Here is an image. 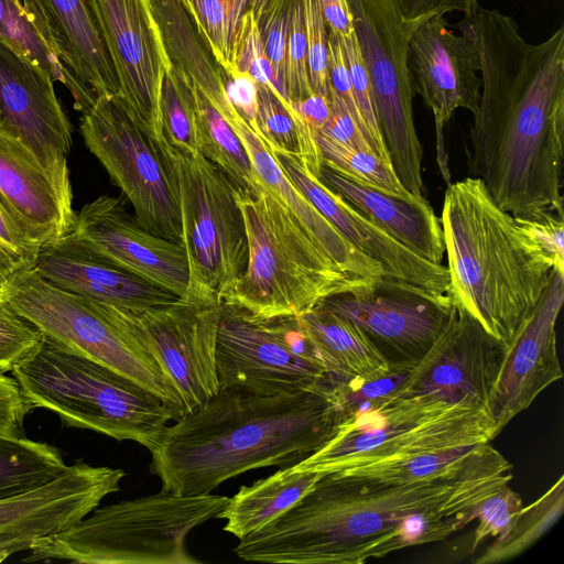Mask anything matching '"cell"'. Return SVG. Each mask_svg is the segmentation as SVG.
<instances>
[{
	"mask_svg": "<svg viewBox=\"0 0 564 564\" xmlns=\"http://www.w3.org/2000/svg\"><path fill=\"white\" fill-rule=\"evenodd\" d=\"M220 387L261 393L314 389L328 379L297 316L259 317L223 302L216 343Z\"/></svg>",
	"mask_w": 564,
	"mask_h": 564,
	"instance_id": "cell-13",
	"label": "cell"
},
{
	"mask_svg": "<svg viewBox=\"0 0 564 564\" xmlns=\"http://www.w3.org/2000/svg\"><path fill=\"white\" fill-rule=\"evenodd\" d=\"M292 0H250L249 10L252 11L254 18L259 20L269 10L288 6Z\"/></svg>",
	"mask_w": 564,
	"mask_h": 564,
	"instance_id": "cell-56",
	"label": "cell"
},
{
	"mask_svg": "<svg viewBox=\"0 0 564 564\" xmlns=\"http://www.w3.org/2000/svg\"><path fill=\"white\" fill-rule=\"evenodd\" d=\"M68 237L177 297L186 294L189 273L183 246L147 231L118 197L101 195L84 205Z\"/></svg>",
	"mask_w": 564,
	"mask_h": 564,
	"instance_id": "cell-20",
	"label": "cell"
},
{
	"mask_svg": "<svg viewBox=\"0 0 564 564\" xmlns=\"http://www.w3.org/2000/svg\"><path fill=\"white\" fill-rule=\"evenodd\" d=\"M400 12L408 23L421 24L433 15L458 11L470 17L478 9V0H397Z\"/></svg>",
	"mask_w": 564,
	"mask_h": 564,
	"instance_id": "cell-51",
	"label": "cell"
},
{
	"mask_svg": "<svg viewBox=\"0 0 564 564\" xmlns=\"http://www.w3.org/2000/svg\"><path fill=\"white\" fill-rule=\"evenodd\" d=\"M64 73L80 113L99 96L117 94V78L87 0H21Z\"/></svg>",
	"mask_w": 564,
	"mask_h": 564,
	"instance_id": "cell-22",
	"label": "cell"
},
{
	"mask_svg": "<svg viewBox=\"0 0 564 564\" xmlns=\"http://www.w3.org/2000/svg\"><path fill=\"white\" fill-rule=\"evenodd\" d=\"M36 538L40 536L29 531L0 532V563L13 553L29 551Z\"/></svg>",
	"mask_w": 564,
	"mask_h": 564,
	"instance_id": "cell-54",
	"label": "cell"
},
{
	"mask_svg": "<svg viewBox=\"0 0 564 564\" xmlns=\"http://www.w3.org/2000/svg\"><path fill=\"white\" fill-rule=\"evenodd\" d=\"M235 63L238 73L248 75L257 85L268 87L279 97L258 20L249 9L243 13L239 25Z\"/></svg>",
	"mask_w": 564,
	"mask_h": 564,
	"instance_id": "cell-42",
	"label": "cell"
},
{
	"mask_svg": "<svg viewBox=\"0 0 564 564\" xmlns=\"http://www.w3.org/2000/svg\"><path fill=\"white\" fill-rule=\"evenodd\" d=\"M33 268L61 290L122 311H141L178 299L111 264L68 236L42 247Z\"/></svg>",
	"mask_w": 564,
	"mask_h": 564,
	"instance_id": "cell-26",
	"label": "cell"
},
{
	"mask_svg": "<svg viewBox=\"0 0 564 564\" xmlns=\"http://www.w3.org/2000/svg\"><path fill=\"white\" fill-rule=\"evenodd\" d=\"M456 28L481 73L469 170L513 217L563 212L564 28L528 43L514 20L480 6Z\"/></svg>",
	"mask_w": 564,
	"mask_h": 564,
	"instance_id": "cell-2",
	"label": "cell"
},
{
	"mask_svg": "<svg viewBox=\"0 0 564 564\" xmlns=\"http://www.w3.org/2000/svg\"><path fill=\"white\" fill-rule=\"evenodd\" d=\"M44 334L0 297V372L12 371L41 346Z\"/></svg>",
	"mask_w": 564,
	"mask_h": 564,
	"instance_id": "cell-40",
	"label": "cell"
},
{
	"mask_svg": "<svg viewBox=\"0 0 564 564\" xmlns=\"http://www.w3.org/2000/svg\"><path fill=\"white\" fill-rule=\"evenodd\" d=\"M408 68L414 94L433 111L437 161L444 180L451 184L443 129L457 109L475 113L478 108L481 77L476 74V46L466 34H454L444 15H433L419 24L410 37Z\"/></svg>",
	"mask_w": 564,
	"mask_h": 564,
	"instance_id": "cell-17",
	"label": "cell"
},
{
	"mask_svg": "<svg viewBox=\"0 0 564 564\" xmlns=\"http://www.w3.org/2000/svg\"><path fill=\"white\" fill-rule=\"evenodd\" d=\"M167 147L177 178L181 245L189 273L183 297L221 303L248 262L238 191L199 151Z\"/></svg>",
	"mask_w": 564,
	"mask_h": 564,
	"instance_id": "cell-10",
	"label": "cell"
},
{
	"mask_svg": "<svg viewBox=\"0 0 564 564\" xmlns=\"http://www.w3.org/2000/svg\"><path fill=\"white\" fill-rule=\"evenodd\" d=\"M474 446L440 453H427L406 459L355 467L332 473H337L339 475L355 479L386 482H408L423 479L442 470L446 466L465 456Z\"/></svg>",
	"mask_w": 564,
	"mask_h": 564,
	"instance_id": "cell-37",
	"label": "cell"
},
{
	"mask_svg": "<svg viewBox=\"0 0 564 564\" xmlns=\"http://www.w3.org/2000/svg\"><path fill=\"white\" fill-rule=\"evenodd\" d=\"M195 30L227 76L238 74L236 41L250 0H178Z\"/></svg>",
	"mask_w": 564,
	"mask_h": 564,
	"instance_id": "cell-33",
	"label": "cell"
},
{
	"mask_svg": "<svg viewBox=\"0 0 564 564\" xmlns=\"http://www.w3.org/2000/svg\"><path fill=\"white\" fill-rule=\"evenodd\" d=\"M0 297L45 337L151 391L172 411L173 421L185 415L173 380L117 308L61 290L45 281L33 267L14 272Z\"/></svg>",
	"mask_w": 564,
	"mask_h": 564,
	"instance_id": "cell-9",
	"label": "cell"
},
{
	"mask_svg": "<svg viewBox=\"0 0 564 564\" xmlns=\"http://www.w3.org/2000/svg\"><path fill=\"white\" fill-rule=\"evenodd\" d=\"M270 149V148H269ZM278 164L306 199L359 251L379 262L384 276L449 294L447 268L399 242L313 175L295 155L271 150Z\"/></svg>",
	"mask_w": 564,
	"mask_h": 564,
	"instance_id": "cell-23",
	"label": "cell"
},
{
	"mask_svg": "<svg viewBox=\"0 0 564 564\" xmlns=\"http://www.w3.org/2000/svg\"><path fill=\"white\" fill-rule=\"evenodd\" d=\"M258 85L248 75L238 73L227 76L226 90L236 109L252 124L257 109Z\"/></svg>",
	"mask_w": 564,
	"mask_h": 564,
	"instance_id": "cell-52",
	"label": "cell"
},
{
	"mask_svg": "<svg viewBox=\"0 0 564 564\" xmlns=\"http://www.w3.org/2000/svg\"><path fill=\"white\" fill-rule=\"evenodd\" d=\"M0 246L21 269L34 265L41 247L33 241L0 199Z\"/></svg>",
	"mask_w": 564,
	"mask_h": 564,
	"instance_id": "cell-50",
	"label": "cell"
},
{
	"mask_svg": "<svg viewBox=\"0 0 564 564\" xmlns=\"http://www.w3.org/2000/svg\"><path fill=\"white\" fill-rule=\"evenodd\" d=\"M52 75L0 39V127L21 139L55 175L70 181L73 126Z\"/></svg>",
	"mask_w": 564,
	"mask_h": 564,
	"instance_id": "cell-21",
	"label": "cell"
},
{
	"mask_svg": "<svg viewBox=\"0 0 564 564\" xmlns=\"http://www.w3.org/2000/svg\"><path fill=\"white\" fill-rule=\"evenodd\" d=\"M307 66L314 93L328 96V30L318 0H303Z\"/></svg>",
	"mask_w": 564,
	"mask_h": 564,
	"instance_id": "cell-44",
	"label": "cell"
},
{
	"mask_svg": "<svg viewBox=\"0 0 564 564\" xmlns=\"http://www.w3.org/2000/svg\"><path fill=\"white\" fill-rule=\"evenodd\" d=\"M80 133L150 234L181 243L177 178L166 142L155 139L116 95L99 96Z\"/></svg>",
	"mask_w": 564,
	"mask_h": 564,
	"instance_id": "cell-11",
	"label": "cell"
},
{
	"mask_svg": "<svg viewBox=\"0 0 564 564\" xmlns=\"http://www.w3.org/2000/svg\"><path fill=\"white\" fill-rule=\"evenodd\" d=\"M285 76L291 105L314 93L308 76L303 0H292L289 7Z\"/></svg>",
	"mask_w": 564,
	"mask_h": 564,
	"instance_id": "cell-41",
	"label": "cell"
},
{
	"mask_svg": "<svg viewBox=\"0 0 564 564\" xmlns=\"http://www.w3.org/2000/svg\"><path fill=\"white\" fill-rule=\"evenodd\" d=\"M440 220L454 304L506 347L546 290L552 262L477 177L448 184Z\"/></svg>",
	"mask_w": 564,
	"mask_h": 564,
	"instance_id": "cell-4",
	"label": "cell"
},
{
	"mask_svg": "<svg viewBox=\"0 0 564 564\" xmlns=\"http://www.w3.org/2000/svg\"><path fill=\"white\" fill-rule=\"evenodd\" d=\"M241 140L256 180L286 206L324 251L354 279L371 284L384 276L382 265L356 249L300 192L278 164L264 140L231 107L220 113Z\"/></svg>",
	"mask_w": 564,
	"mask_h": 564,
	"instance_id": "cell-27",
	"label": "cell"
},
{
	"mask_svg": "<svg viewBox=\"0 0 564 564\" xmlns=\"http://www.w3.org/2000/svg\"><path fill=\"white\" fill-rule=\"evenodd\" d=\"M253 130L270 150L283 151L301 159L300 135L284 102L268 87L258 85Z\"/></svg>",
	"mask_w": 564,
	"mask_h": 564,
	"instance_id": "cell-38",
	"label": "cell"
},
{
	"mask_svg": "<svg viewBox=\"0 0 564 564\" xmlns=\"http://www.w3.org/2000/svg\"><path fill=\"white\" fill-rule=\"evenodd\" d=\"M341 421L330 379L281 393L220 387L164 429L149 451L150 471L164 490L207 495L245 471L300 464L334 436Z\"/></svg>",
	"mask_w": 564,
	"mask_h": 564,
	"instance_id": "cell-3",
	"label": "cell"
},
{
	"mask_svg": "<svg viewBox=\"0 0 564 564\" xmlns=\"http://www.w3.org/2000/svg\"><path fill=\"white\" fill-rule=\"evenodd\" d=\"M316 306L358 325L391 367L412 368L436 340L455 304L449 294L382 276Z\"/></svg>",
	"mask_w": 564,
	"mask_h": 564,
	"instance_id": "cell-14",
	"label": "cell"
},
{
	"mask_svg": "<svg viewBox=\"0 0 564 564\" xmlns=\"http://www.w3.org/2000/svg\"><path fill=\"white\" fill-rule=\"evenodd\" d=\"M297 317L332 379L371 380L394 368L354 322L319 306Z\"/></svg>",
	"mask_w": 564,
	"mask_h": 564,
	"instance_id": "cell-29",
	"label": "cell"
},
{
	"mask_svg": "<svg viewBox=\"0 0 564 564\" xmlns=\"http://www.w3.org/2000/svg\"><path fill=\"white\" fill-rule=\"evenodd\" d=\"M512 477V464L489 443L408 482L321 474L297 502L240 539L235 553L261 563L362 564L449 538Z\"/></svg>",
	"mask_w": 564,
	"mask_h": 564,
	"instance_id": "cell-1",
	"label": "cell"
},
{
	"mask_svg": "<svg viewBox=\"0 0 564 564\" xmlns=\"http://www.w3.org/2000/svg\"><path fill=\"white\" fill-rule=\"evenodd\" d=\"M0 199L41 248L75 228L70 181L46 169L19 138L0 127Z\"/></svg>",
	"mask_w": 564,
	"mask_h": 564,
	"instance_id": "cell-24",
	"label": "cell"
},
{
	"mask_svg": "<svg viewBox=\"0 0 564 564\" xmlns=\"http://www.w3.org/2000/svg\"><path fill=\"white\" fill-rule=\"evenodd\" d=\"M327 29L340 37L352 34V20L347 0H318Z\"/></svg>",
	"mask_w": 564,
	"mask_h": 564,
	"instance_id": "cell-53",
	"label": "cell"
},
{
	"mask_svg": "<svg viewBox=\"0 0 564 564\" xmlns=\"http://www.w3.org/2000/svg\"><path fill=\"white\" fill-rule=\"evenodd\" d=\"M328 98L330 113L319 134L352 149L373 151L344 100L330 87Z\"/></svg>",
	"mask_w": 564,
	"mask_h": 564,
	"instance_id": "cell-47",
	"label": "cell"
},
{
	"mask_svg": "<svg viewBox=\"0 0 564 564\" xmlns=\"http://www.w3.org/2000/svg\"><path fill=\"white\" fill-rule=\"evenodd\" d=\"M495 427L484 405L431 395H389L337 427L296 470L326 474L489 443Z\"/></svg>",
	"mask_w": 564,
	"mask_h": 564,
	"instance_id": "cell-8",
	"label": "cell"
},
{
	"mask_svg": "<svg viewBox=\"0 0 564 564\" xmlns=\"http://www.w3.org/2000/svg\"><path fill=\"white\" fill-rule=\"evenodd\" d=\"M124 476L120 468L76 460L51 482L0 500V532L29 531L45 536L63 531L118 491Z\"/></svg>",
	"mask_w": 564,
	"mask_h": 564,
	"instance_id": "cell-25",
	"label": "cell"
},
{
	"mask_svg": "<svg viewBox=\"0 0 564 564\" xmlns=\"http://www.w3.org/2000/svg\"><path fill=\"white\" fill-rule=\"evenodd\" d=\"M238 204L245 220L248 262L223 302L259 317L300 316L330 295L369 285L344 272L293 213L259 182L253 196L238 193Z\"/></svg>",
	"mask_w": 564,
	"mask_h": 564,
	"instance_id": "cell-5",
	"label": "cell"
},
{
	"mask_svg": "<svg viewBox=\"0 0 564 564\" xmlns=\"http://www.w3.org/2000/svg\"><path fill=\"white\" fill-rule=\"evenodd\" d=\"M21 268L0 246V292L10 276Z\"/></svg>",
	"mask_w": 564,
	"mask_h": 564,
	"instance_id": "cell-55",
	"label": "cell"
},
{
	"mask_svg": "<svg viewBox=\"0 0 564 564\" xmlns=\"http://www.w3.org/2000/svg\"><path fill=\"white\" fill-rule=\"evenodd\" d=\"M109 55L117 96L159 141L160 97L173 65L152 0H87Z\"/></svg>",
	"mask_w": 564,
	"mask_h": 564,
	"instance_id": "cell-16",
	"label": "cell"
},
{
	"mask_svg": "<svg viewBox=\"0 0 564 564\" xmlns=\"http://www.w3.org/2000/svg\"><path fill=\"white\" fill-rule=\"evenodd\" d=\"M328 30V29H327ZM328 76L329 87L344 100L349 111L367 137L368 132L358 109L341 37L328 30ZM370 143V142H369Z\"/></svg>",
	"mask_w": 564,
	"mask_h": 564,
	"instance_id": "cell-48",
	"label": "cell"
},
{
	"mask_svg": "<svg viewBox=\"0 0 564 564\" xmlns=\"http://www.w3.org/2000/svg\"><path fill=\"white\" fill-rule=\"evenodd\" d=\"M323 165L364 186L415 203L425 197L411 194L400 182L393 167L373 151L352 149L318 135Z\"/></svg>",
	"mask_w": 564,
	"mask_h": 564,
	"instance_id": "cell-35",
	"label": "cell"
},
{
	"mask_svg": "<svg viewBox=\"0 0 564 564\" xmlns=\"http://www.w3.org/2000/svg\"><path fill=\"white\" fill-rule=\"evenodd\" d=\"M517 225L541 248L553 269L564 274V215L543 213L514 217Z\"/></svg>",
	"mask_w": 564,
	"mask_h": 564,
	"instance_id": "cell-46",
	"label": "cell"
},
{
	"mask_svg": "<svg viewBox=\"0 0 564 564\" xmlns=\"http://www.w3.org/2000/svg\"><path fill=\"white\" fill-rule=\"evenodd\" d=\"M505 348L455 305L436 340L393 395H431L449 403L470 401L486 408Z\"/></svg>",
	"mask_w": 564,
	"mask_h": 564,
	"instance_id": "cell-19",
	"label": "cell"
},
{
	"mask_svg": "<svg viewBox=\"0 0 564 564\" xmlns=\"http://www.w3.org/2000/svg\"><path fill=\"white\" fill-rule=\"evenodd\" d=\"M220 305L178 297L135 312L117 308L173 380L185 414L203 405L220 388L216 367Z\"/></svg>",
	"mask_w": 564,
	"mask_h": 564,
	"instance_id": "cell-15",
	"label": "cell"
},
{
	"mask_svg": "<svg viewBox=\"0 0 564 564\" xmlns=\"http://www.w3.org/2000/svg\"><path fill=\"white\" fill-rule=\"evenodd\" d=\"M564 302V274L553 270L552 279L531 313L505 348L486 401L495 435L552 383L562 379L555 325Z\"/></svg>",
	"mask_w": 564,
	"mask_h": 564,
	"instance_id": "cell-18",
	"label": "cell"
},
{
	"mask_svg": "<svg viewBox=\"0 0 564 564\" xmlns=\"http://www.w3.org/2000/svg\"><path fill=\"white\" fill-rule=\"evenodd\" d=\"M290 3L288 6L276 7L269 10L258 20V24L264 51L273 72L276 93L293 117L292 105L286 94L285 76Z\"/></svg>",
	"mask_w": 564,
	"mask_h": 564,
	"instance_id": "cell-45",
	"label": "cell"
},
{
	"mask_svg": "<svg viewBox=\"0 0 564 564\" xmlns=\"http://www.w3.org/2000/svg\"><path fill=\"white\" fill-rule=\"evenodd\" d=\"M66 467L55 446L25 435L0 434V500L48 484Z\"/></svg>",
	"mask_w": 564,
	"mask_h": 564,
	"instance_id": "cell-31",
	"label": "cell"
},
{
	"mask_svg": "<svg viewBox=\"0 0 564 564\" xmlns=\"http://www.w3.org/2000/svg\"><path fill=\"white\" fill-rule=\"evenodd\" d=\"M318 178L399 242L420 257L442 264L445 253L442 225L426 198L412 203L358 184L325 165Z\"/></svg>",
	"mask_w": 564,
	"mask_h": 564,
	"instance_id": "cell-28",
	"label": "cell"
},
{
	"mask_svg": "<svg viewBox=\"0 0 564 564\" xmlns=\"http://www.w3.org/2000/svg\"><path fill=\"white\" fill-rule=\"evenodd\" d=\"M33 410L17 380L0 372V434L24 436L23 423Z\"/></svg>",
	"mask_w": 564,
	"mask_h": 564,
	"instance_id": "cell-49",
	"label": "cell"
},
{
	"mask_svg": "<svg viewBox=\"0 0 564 564\" xmlns=\"http://www.w3.org/2000/svg\"><path fill=\"white\" fill-rule=\"evenodd\" d=\"M11 372L33 409L148 451L173 420L169 406L138 382L45 336Z\"/></svg>",
	"mask_w": 564,
	"mask_h": 564,
	"instance_id": "cell-7",
	"label": "cell"
},
{
	"mask_svg": "<svg viewBox=\"0 0 564 564\" xmlns=\"http://www.w3.org/2000/svg\"><path fill=\"white\" fill-rule=\"evenodd\" d=\"M191 85L197 106L199 152L227 175L240 195L253 196L258 181L245 145L218 110Z\"/></svg>",
	"mask_w": 564,
	"mask_h": 564,
	"instance_id": "cell-32",
	"label": "cell"
},
{
	"mask_svg": "<svg viewBox=\"0 0 564 564\" xmlns=\"http://www.w3.org/2000/svg\"><path fill=\"white\" fill-rule=\"evenodd\" d=\"M343 47L350 73L355 99L367 128L373 152L391 165L390 155L380 129L375 93L355 32L341 37Z\"/></svg>",
	"mask_w": 564,
	"mask_h": 564,
	"instance_id": "cell-39",
	"label": "cell"
},
{
	"mask_svg": "<svg viewBox=\"0 0 564 564\" xmlns=\"http://www.w3.org/2000/svg\"><path fill=\"white\" fill-rule=\"evenodd\" d=\"M377 106L392 167L402 185L422 197L423 151L412 110L414 90L408 45L416 25L402 17L397 0H347Z\"/></svg>",
	"mask_w": 564,
	"mask_h": 564,
	"instance_id": "cell-12",
	"label": "cell"
},
{
	"mask_svg": "<svg viewBox=\"0 0 564 564\" xmlns=\"http://www.w3.org/2000/svg\"><path fill=\"white\" fill-rule=\"evenodd\" d=\"M523 508L521 497L509 484L488 496L476 509L478 521L471 551L487 538L502 539L513 528Z\"/></svg>",
	"mask_w": 564,
	"mask_h": 564,
	"instance_id": "cell-43",
	"label": "cell"
},
{
	"mask_svg": "<svg viewBox=\"0 0 564 564\" xmlns=\"http://www.w3.org/2000/svg\"><path fill=\"white\" fill-rule=\"evenodd\" d=\"M564 509V477L558 480L536 501L523 507L513 528L502 539L492 544L474 562L490 564L512 558L555 524Z\"/></svg>",
	"mask_w": 564,
	"mask_h": 564,
	"instance_id": "cell-34",
	"label": "cell"
},
{
	"mask_svg": "<svg viewBox=\"0 0 564 564\" xmlns=\"http://www.w3.org/2000/svg\"><path fill=\"white\" fill-rule=\"evenodd\" d=\"M319 476L294 466L280 468L267 478L241 486L217 518L226 520L224 530L240 540L297 502Z\"/></svg>",
	"mask_w": 564,
	"mask_h": 564,
	"instance_id": "cell-30",
	"label": "cell"
},
{
	"mask_svg": "<svg viewBox=\"0 0 564 564\" xmlns=\"http://www.w3.org/2000/svg\"><path fill=\"white\" fill-rule=\"evenodd\" d=\"M161 128L172 148L198 150V116L193 87L187 76L172 65L165 73L160 97Z\"/></svg>",
	"mask_w": 564,
	"mask_h": 564,
	"instance_id": "cell-36",
	"label": "cell"
},
{
	"mask_svg": "<svg viewBox=\"0 0 564 564\" xmlns=\"http://www.w3.org/2000/svg\"><path fill=\"white\" fill-rule=\"evenodd\" d=\"M228 497L181 495L161 489L149 496L96 508L72 527L36 538L24 562L82 564H198L186 549L196 527L217 518Z\"/></svg>",
	"mask_w": 564,
	"mask_h": 564,
	"instance_id": "cell-6",
	"label": "cell"
}]
</instances>
